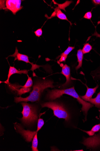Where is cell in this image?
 Masks as SVG:
<instances>
[{"label":"cell","mask_w":100,"mask_h":151,"mask_svg":"<svg viewBox=\"0 0 100 151\" xmlns=\"http://www.w3.org/2000/svg\"><path fill=\"white\" fill-rule=\"evenodd\" d=\"M82 144L87 149H95L100 146V130L97 134L88 138L84 137Z\"/></svg>","instance_id":"obj_6"},{"label":"cell","mask_w":100,"mask_h":151,"mask_svg":"<svg viewBox=\"0 0 100 151\" xmlns=\"http://www.w3.org/2000/svg\"><path fill=\"white\" fill-rule=\"evenodd\" d=\"M56 15H57V16L59 19L67 20L70 22L71 24V22L68 20L66 15L63 12H62L60 9H57Z\"/></svg>","instance_id":"obj_17"},{"label":"cell","mask_w":100,"mask_h":151,"mask_svg":"<svg viewBox=\"0 0 100 151\" xmlns=\"http://www.w3.org/2000/svg\"><path fill=\"white\" fill-rule=\"evenodd\" d=\"M100 130V123L99 124L95 125L93 126L91 129V131L95 132V133H97Z\"/></svg>","instance_id":"obj_20"},{"label":"cell","mask_w":100,"mask_h":151,"mask_svg":"<svg viewBox=\"0 0 100 151\" xmlns=\"http://www.w3.org/2000/svg\"><path fill=\"white\" fill-rule=\"evenodd\" d=\"M31 88H27L21 87L20 89H17V95L21 96L22 94H25L30 92L31 90Z\"/></svg>","instance_id":"obj_18"},{"label":"cell","mask_w":100,"mask_h":151,"mask_svg":"<svg viewBox=\"0 0 100 151\" xmlns=\"http://www.w3.org/2000/svg\"><path fill=\"white\" fill-rule=\"evenodd\" d=\"M21 0H7L6 1V5L7 9L10 10L14 15L22 9Z\"/></svg>","instance_id":"obj_8"},{"label":"cell","mask_w":100,"mask_h":151,"mask_svg":"<svg viewBox=\"0 0 100 151\" xmlns=\"http://www.w3.org/2000/svg\"><path fill=\"white\" fill-rule=\"evenodd\" d=\"M93 3L95 5H100V0H93L92 1Z\"/></svg>","instance_id":"obj_24"},{"label":"cell","mask_w":100,"mask_h":151,"mask_svg":"<svg viewBox=\"0 0 100 151\" xmlns=\"http://www.w3.org/2000/svg\"><path fill=\"white\" fill-rule=\"evenodd\" d=\"M29 71V70H18L14 67L10 66L8 75V79L7 81L5 82V83L8 84H9V80L10 78L12 75L14 74H27Z\"/></svg>","instance_id":"obj_11"},{"label":"cell","mask_w":100,"mask_h":151,"mask_svg":"<svg viewBox=\"0 0 100 151\" xmlns=\"http://www.w3.org/2000/svg\"><path fill=\"white\" fill-rule=\"evenodd\" d=\"M77 56L78 62V65L76 67V70H78V69L82 66L83 58V54L82 50L80 49L78 50Z\"/></svg>","instance_id":"obj_13"},{"label":"cell","mask_w":100,"mask_h":151,"mask_svg":"<svg viewBox=\"0 0 100 151\" xmlns=\"http://www.w3.org/2000/svg\"><path fill=\"white\" fill-rule=\"evenodd\" d=\"M61 73L63 74L66 78V81L65 83L62 85L64 89L69 86L71 84V79L70 68L66 64L65 65L62 67Z\"/></svg>","instance_id":"obj_9"},{"label":"cell","mask_w":100,"mask_h":151,"mask_svg":"<svg viewBox=\"0 0 100 151\" xmlns=\"http://www.w3.org/2000/svg\"><path fill=\"white\" fill-rule=\"evenodd\" d=\"M23 117L21 119L25 125H29L36 122L38 119L37 109L35 106L27 102H22Z\"/></svg>","instance_id":"obj_3"},{"label":"cell","mask_w":100,"mask_h":151,"mask_svg":"<svg viewBox=\"0 0 100 151\" xmlns=\"http://www.w3.org/2000/svg\"><path fill=\"white\" fill-rule=\"evenodd\" d=\"M92 49V46L89 43L85 44L82 49L83 54L89 53Z\"/></svg>","instance_id":"obj_19"},{"label":"cell","mask_w":100,"mask_h":151,"mask_svg":"<svg viewBox=\"0 0 100 151\" xmlns=\"http://www.w3.org/2000/svg\"><path fill=\"white\" fill-rule=\"evenodd\" d=\"M42 108H48L53 111L54 115L59 118H63L68 122L70 118V115L64 106L58 102L50 101L41 104Z\"/></svg>","instance_id":"obj_4"},{"label":"cell","mask_w":100,"mask_h":151,"mask_svg":"<svg viewBox=\"0 0 100 151\" xmlns=\"http://www.w3.org/2000/svg\"><path fill=\"white\" fill-rule=\"evenodd\" d=\"M85 86L87 88L86 94L85 95L80 97L85 101L89 102L90 100L92 98L93 94L96 93L97 89L99 87V85H97L95 87L93 88H89L86 85Z\"/></svg>","instance_id":"obj_10"},{"label":"cell","mask_w":100,"mask_h":151,"mask_svg":"<svg viewBox=\"0 0 100 151\" xmlns=\"http://www.w3.org/2000/svg\"><path fill=\"white\" fill-rule=\"evenodd\" d=\"M92 16V13L91 12H87L85 15L84 18L87 19L91 20Z\"/></svg>","instance_id":"obj_22"},{"label":"cell","mask_w":100,"mask_h":151,"mask_svg":"<svg viewBox=\"0 0 100 151\" xmlns=\"http://www.w3.org/2000/svg\"><path fill=\"white\" fill-rule=\"evenodd\" d=\"M64 94H67L77 99L79 103L82 105V110L85 116V120L87 119V112L89 110L94 106L93 105L90 103L85 101L80 96L75 90L74 87L66 89L59 90L54 89L51 91H49L47 94L46 98L50 101H53L60 98Z\"/></svg>","instance_id":"obj_1"},{"label":"cell","mask_w":100,"mask_h":151,"mask_svg":"<svg viewBox=\"0 0 100 151\" xmlns=\"http://www.w3.org/2000/svg\"><path fill=\"white\" fill-rule=\"evenodd\" d=\"M10 56L15 57V61L17 60L19 61L24 62L27 63H29L32 65V67H31V70L33 72V74H35L34 70H36V69L39 68L41 66H40L34 64L33 63L30 62L29 61L28 56H27L19 53L17 47H16L15 53L13 55H10Z\"/></svg>","instance_id":"obj_7"},{"label":"cell","mask_w":100,"mask_h":151,"mask_svg":"<svg viewBox=\"0 0 100 151\" xmlns=\"http://www.w3.org/2000/svg\"><path fill=\"white\" fill-rule=\"evenodd\" d=\"M82 131H83L85 133H86L87 134H88L90 136H92L93 135H94L95 134V133L93 131L90 130L89 131H86L85 130H81Z\"/></svg>","instance_id":"obj_23"},{"label":"cell","mask_w":100,"mask_h":151,"mask_svg":"<svg viewBox=\"0 0 100 151\" xmlns=\"http://www.w3.org/2000/svg\"><path fill=\"white\" fill-rule=\"evenodd\" d=\"M44 124V121L43 119L39 117L37 123V129L36 131L25 130L21 124L17 122L14 123V125L16 131L20 134L26 141L29 142H32L34 136L41 129Z\"/></svg>","instance_id":"obj_5"},{"label":"cell","mask_w":100,"mask_h":151,"mask_svg":"<svg viewBox=\"0 0 100 151\" xmlns=\"http://www.w3.org/2000/svg\"><path fill=\"white\" fill-rule=\"evenodd\" d=\"M53 81L45 79L37 81L34 85L32 91L30 93V95L25 98L21 97L15 98V102L16 103L21 102H39L41 94L44 91L48 88H53Z\"/></svg>","instance_id":"obj_2"},{"label":"cell","mask_w":100,"mask_h":151,"mask_svg":"<svg viewBox=\"0 0 100 151\" xmlns=\"http://www.w3.org/2000/svg\"><path fill=\"white\" fill-rule=\"evenodd\" d=\"M34 33L36 36L40 37L42 35L43 31L42 28L37 29L35 31Z\"/></svg>","instance_id":"obj_21"},{"label":"cell","mask_w":100,"mask_h":151,"mask_svg":"<svg viewBox=\"0 0 100 151\" xmlns=\"http://www.w3.org/2000/svg\"><path fill=\"white\" fill-rule=\"evenodd\" d=\"M27 77H28V79L26 84H25V85L23 86L16 85L17 88H18V87L19 88L20 87L29 88H31V87L33 86V81L32 78L29 77L28 74Z\"/></svg>","instance_id":"obj_16"},{"label":"cell","mask_w":100,"mask_h":151,"mask_svg":"<svg viewBox=\"0 0 100 151\" xmlns=\"http://www.w3.org/2000/svg\"><path fill=\"white\" fill-rule=\"evenodd\" d=\"M75 48V47L69 46L67 48L60 56L59 62H65L67 56Z\"/></svg>","instance_id":"obj_12"},{"label":"cell","mask_w":100,"mask_h":151,"mask_svg":"<svg viewBox=\"0 0 100 151\" xmlns=\"http://www.w3.org/2000/svg\"><path fill=\"white\" fill-rule=\"evenodd\" d=\"M89 102L95 105L96 107L100 109V91L97 94V97L94 98H92Z\"/></svg>","instance_id":"obj_14"},{"label":"cell","mask_w":100,"mask_h":151,"mask_svg":"<svg viewBox=\"0 0 100 151\" xmlns=\"http://www.w3.org/2000/svg\"><path fill=\"white\" fill-rule=\"evenodd\" d=\"M38 141L37 138V133L34 136L32 142V144L31 148H32L33 151H39L37 149V146H38Z\"/></svg>","instance_id":"obj_15"}]
</instances>
